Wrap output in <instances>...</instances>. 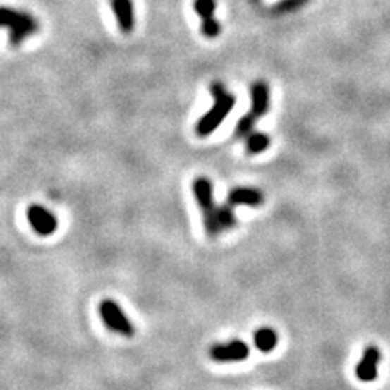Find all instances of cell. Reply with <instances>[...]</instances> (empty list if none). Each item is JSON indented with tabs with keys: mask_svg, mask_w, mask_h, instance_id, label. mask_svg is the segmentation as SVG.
Segmentation results:
<instances>
[{
	"mask_svg": "<svg viewBox=\"0 0 390 390\" xmlns=\"http://www.w3.org/2000/svg\"><path fill=\"white\" fill-rule=\"evenodd\" d=\"M210 92L213 98H215V104H213V108L205 112V114L200 117V121L197 122L195 132L197 135L200 137H208L210 133L215 132L217 127L226 119L229 112L233 111L234 104H236L234 95L226 92V88H224L221 83H213Z\"/></svg>",
	"mask_w": 390,
	"mask_h": 390,
	"instance_id": "obj_1",
	"label": "cell"
},
{
	"mask_svg": "<svg viewBox=\"0 0 390 390\" xmlns=\"http://www.w3.org/2000/svg\"><path fill=\"white\" fill-rule=\"evenodd\" d=\"M0 28L10 31V44L18 47L39 31V21L23 10L0 7Z\"/></svg>",
	"mask_w": 390,
	"mask_h": 390,
	"instance_id": "obj_2",
	"label": "cell"
},
{
	"mask_svg": "<svg viewBox=\"0 0 390 390\" xmlns=\"http://www.w3.org/2000/svg\"><path fill=\"white\" fill-rule=\"evenodd\" d=\"M192 190H194V197L202 210V217H204V226L205 231L210 238H215L220 234L221 226L218 223V208L213 200V184L210 179L207 178H197L192 183Z\"/></svg>",
	"mask_w": 390,
	"mask_h": 390,
	"instance_id": "obj_3",
	"label": "cell"
},
{
	"mask_svg": "<svg viewBox=\"0 0 390 390\" xmlns=\"http://www.w3.org/2000/svg\"><path fill=\"white\" fill-rule=\"evenodd\" d=\"M99 316L111 332L127 336V339H130L135 334V329H133V324L130 322L129 317L126 316V312L122 311L119 304L112 301V299H104L99 304Z\"/></svg>",
	"mask_w": 390,
	"mask_h": 390,
	"instance_id": "obj_4",
	"label": "cell"
},
{
	"mask_svg": "<svg viewBox=\"0 0 390 390\" xmlns=\"http://www.w3.org/2000/svg\"><path fill=\"white\" fill-rule=\"evenodd\" d=\"M249 355L250 348L243 340H229L210 348V358L217 362H241L248 360Z\"/></svg>",
	"mask_w": 390,
	"mask_h": 390,
	"instance_id": "obj_5",
	"label": "cell"
},
{
	"mask_svg": "<svg viewBox=\"0 0 390 390\" xmlns=\"http://www.w3.org/2000/svg\"><path fill=\"white\" fill-rule=\"evenodd\" d=\"M26 217H28L31 228H33L39 236H51L59 226L57 217L42 205H31L28 208V212H26Z\"/></svg>",
	"mask_w": 390,
	"mask_h": 390,
	"instance_id": "obj_6",
	"label": "cell"
},
{
	"mask_svg": "<svg viewBox=\"0 0 390 390\" xmlns=\"http://www.w3.org/2000/svg\"><path fill=\"white\" fill-rule=\"evenodd\" d=\"M379 362H381V350H379V346L367 345L356 366V377L361 382H374L379 374Z\"/></svg>",
	"mask_w": 390,
	"mask_h": 390,
	"instance_id": "obj_7",
	"label": "cell"
},
{
	"mask_svg": "<svg viewBox=\"0 0 390 390\" xmlns=\"http://www.w3.org/2000/svg\"><path fill=\"white\" fill-rule=\"evenodd\" d=\"M111 7L122 33H132L135 26V10L132 0H111Z\"/></svg>",
	"mask_w": 390,
	"mask_h": 390,
	"instance_id": "obj_8",
	"label": "cell"
},
{
	"mask_svg": "<svg viewBox=\"0 0 390 390\" xmlns=\"http://www.w3.org/2000/svg\"><path fill=\"white\" fill-rule=\"evenodd\" d=\"M264 202V195L257 189H250V187H236L229 192L228 195V205H249V207H259Z\"/></svg>",
	"mask_w": 390,
	"mask_h": 390,
	"instance_id": "obj_9",
	"label": "cell"
},
{
	"mask_svg": "<svg viewBox=\"0 0 390 390\" xmlns=\"http://www.w3.org/2000/svg\"><path fill=\"white\" fill-rule=\"evenodd\" d=\"M250 98H252V111H250V114L260 119V117L269 111L270 106L269 85L264 82L254 83L252 88H250Z\"/></svg>",
	"mask_w": 390,
	"mask_h": 390,
	"instance_id": "obj_10",
	"label": "cell"
},
{
	"mask_svg": "<svg viewBox=\"0 0 390 390\" xmlns=\"http://www.w3.org/2000/svg\"><path fill=\"white\" fill-rule=\"evenodd\" d=\"M254 345L262 353H270L279 345V334L270 327H262L254 334Z\"/></svg>",
	"mask_w": 390,
	"mask_h": 390,
	"instance_id": "obj_11",
	"label": "cell"
},
{
	"mask_svg": "<svg viewBox=\"0 0 390 390\" xmlns=\"http://www.w3.org/2000/svg\"><path fill=\"white\" fill-rule=\"evenodd\" d=\"M269 147H270V138L269 135H265V133L252 132L245 137V150H248V153L250 154L265 152Z\"/></svg>",
	"mask_w": 390,
	"mask_h": 390,
	"instance_id": "obj_12",
	"label": "cell"
},
{
	"mask_svg": "<svg viewBox=\"0 0 390 390\" xmlns=\"http://www.w3.org/2000/svg\"><path fill=\"white\" fill-rule=\"evenodd\" d=\"M218 223H220L221 231L223 229H229L236 226V215H234V210L231 205H223L218 207Z\"/></svg>",
	"mask_w": 390,
	"mask_h": 390,
	"instance_id": "obj_13",
	"label": "cell"
},
{
	"mask_svg": "<svg viewBox=\"0 0 390 390\" xmlns=\"http://www.w3.org/2000/svg\"><path fill=\"white\" fill-rule=\"evenodd\" d=\"M217 2L215 0H194V10L200 15L202 20L212 18L215 13Z\"/></svg>",
	"mask_w": 390,
	"mask_h": 390,
	"instance_id": "obj_14",
	"label": "cell"
},
{
	"mask_svg": "<svg viewBox=\"0 0 390 390\" xmlns=\"http://www.w3.org/2000/svg\"><path fill=\"white\" fill-rule=\"evenodd\" d=\"M259 119L255 116H252L249 112V114H245L241 121L238 122V127H236V135L238 137H243L245 138L249 135V133H252L254 132V126H255V122H257Z\"/></svg>",
	"mask_w": 390,
	"mask_h": 390,
	"instance_id": "obj_15",
	"label": "cell"
},
{
	"mask_svg": "<svg viewBox=\"0 0 390 390\" xmlns=\"http://www.w3.org/2000/svg\"><path fill=\"white\" fill-rule=\"evenodd\" d=\"M221 33V26L215 18L202 20V35L207 37H217Z\"/></svg>",
	"mask_w": 390,
	"mask_h": 390,
	"instance_id": "obj_16",
	"label": "cell"
}]
</instances>
